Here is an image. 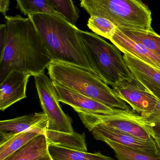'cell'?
<instances>
[{"label":"cell","instance_id":"obj_22","mask_svg":"<svg viewBox=\"0 0 160 160\" xmlns=\"http://www.w3.org/2000/svg\"><path fill=\"white\" fill-rule=\"evenodd\" d=\"M152 124H160V99H159L153 112L147 118Z\"/></svg>","mask_w":160,"mask_h":160},{"label":"cell","instance_id":"obj_17","mask_svg":"<svg viewBox=\"0 0 160 160\" xmlns=\"http://www.w3.org/2000/svg\"><path fill=\"white\" fill-rule=\"evenodd\" d=\"M46 130L34 128L23 132L13 137L0 145V160L5 158L18 150L36 136L44 133Z\"/></svg>","mask_w":160,"mask_h":160},{"label":"cell","instance_id":"obj_3","mask_svg":"<svg viewBox=\"0 0 160 160\" xmlns=\"http://www.w3.org/2000/svg\"><path fill=\"white\" fill-rule=\"evenodd\" d=\"M52 82L111 108L130 110L124 101L99 76L86 69L52 62L47 68Z\"/></svg>","mask_w":160,"mask_h":160},{"label":"cell","instance_id":"obj_21","mask_svg":"<svg viewBox=\"0 0 160 160\" xmlns=\"http://www.w3.org/2000/svg\"><path fill=\"white\" fill-rule=\"evenodd\" d=\"M88 26L93 33L110 40L115 34L117 27L109 20L97 16L89 18Z\"/></svg>","mask_w":160,"mask_h":160},{"label":"cell","instance_id":"obj_5","mask_svg":"<svg viewBox=\"0 0 160 160\" xmlns=\"http://www.w3.org/2000/svg\"><path fill=\"white\" fill-rule=\"evenodd\" d=\"M83 41L98 75L112 88L121 81L133 78L120 50L93 32L79 29Z\"/></svg>","mask_w":160,"mask_h":160},{"label":"cell","instance_id":"obj_4","mask_svg":"<svg viewBox=\"0 0 160 160\" xmlns=\"http://www.w3.org/2000/svg\"><path fill=\"white\" fill-rule=\"evenodd\" d=\"M80 6L90 17L106 18L117 28L154 32L151 12L141 1L82 0Z\"/></svg>","mask_w":160,"mask_h":160},{"label":"cell","instance_id":"obj_13","mask_svg":"<svg viewBox=\"0 0 160 160\" xmlns=\"http://www.w3.org/2000/svg\"><path fill=\"white\" fill-rule=\"evenodd\" d=\"M44 132L36 136L3 160H52Z\"/></svg>","mask_w":160,"mask_h":160},{"label":"cell","instance_id":"obj_12","mask_svg":"<svg viewBox=\"0 0 160 160\" xmlns=\"http://www.w3.org/2000/svg\"><path fill=\"white\" fill-rule=\"evenodd\" d=\"M109 41L123 54L134 57L152 67L160 69V57L143 45L124 35L117 28L115 34Z\"/></svg>","mask_w":160,"mask_h":160},{"label":"cell","instance_id":"obj_26","mask_svg":"<svg viewBox=\"0 0 160 160\" xmlns=\"http://www.w3.org/2000/svg\"><path fill=\"white\" fill-rule=\"evenodd\" d=\"M52 160H53V159H52Z\"/></svg>","mask_w":160,"mask_h":160},{"label":"cell","instance_id":"obj_2","mask_svg":"<svg viewBox=\"0 0 160 160\" xmlns=\"http://www.w3.org/2000/svg\"><path fill=\"white\" fill-rule=\"evenodd\" d=\"M28 17L53 62L80 67L99 76L78 34L79 29L56 16L38 14Z\"/></svg>","mask_w":160,"mask_h":160},{"label":"cell","instance_id":"obj_19","mask_svg":"<svg viewBox=\"0 0 160 160\" xmlns=\"http://www.w3.org/2000/svg\"><path fill=\"white\" fill-rule=\"evenodd\" d=\"M104 142L113 150L118 160H160V157L152 156L113 141L105 140Z\"/></svg>","mask_w":160,"mask_h":160},{"label":"cell","instance_id":"obj_20","mask_svg":"<svg viewBox=\"0 0 160 160\" xmlns=\"http://www.w3.org/2000/svg\"><path fill=\"white\" fill-rule=\"evenodd\" d=\"M53 10L66 22L75 26L79 18V12L72 1L48 0Z\"/></svg>","mask_w":160,"mask_h":160},{"label":"cell","instance_id":"obj_6","mask_svg":"<svg viewBox=\"0 0 160 160\" xmlns=\"http://www.w3.org/2000/svg\"><path fill=\"white\" fill-rule=\"evenodd\" d=\"M34 78L41 106L48 118L47 130L67 133L74 132L71 119L61 108L50 78L45 72Z\"/></svg>","mask_w":160,"mask_h":160},{"label":"cell","instance_id":"obj_7","mask_svg":"<svg viewBox=\"0 0 160 160\" xmlns=\"http://www.w3.org/2000/svg\"><path fill=\"white\" fill-rule=\"evenodd\" d=\"M112 89L118 98L130 105L133 111L146 118L153 112L159 101L134 77L121 81Z\"/></svg>","mask_w":160,"mask_h":160},{"label":"cell","instance_id":"obj_25","mask_svg":"<svg viewBox=\"0 0 160 160\" xmlns=\"http://www.w3.org/2000/svg\"><path fill=\"white\" fill-rule=\"evenodd\" d=\"M152 138L155 142L156 148L160 153V135L154 134Z\"/></svg>","mask_w":160,"mask_h":160},{"label":"cell","instance_id":"obj_1","mask_svg":"<svg viewBox=\"0 0 160 160\" xmlns=\"http://www.w3.org/2000/svg\"><path fill=\"white\" fill-rule=\"evenodd\" d=\"M6 43L0 55V82L12 70L43 72L53 62L30 18L19 15L5 17Z\"/></svg>","mask_w":160,"mask_h":160},{"label":"cell","instance_id":"obj_15","mask_svg":"<svg viewBox=\"0 0 160 160\" xmlns=\"http://www.w3.org/2000/svg\"><path fill=\"white\" fill-rule=\"evenodd\" d=\"M48 150L53 160H116L100 152L90 153L54 145H48Z\"/></svg>","mask_w":160,"mask_h":160},{"label":"cell","instance_id":"obj_23","mask_svg":"<svg viewBox=\"0 0 160 160\" xmlns=\"http://www.w3.org/2000/svg\"><path fill=\"white\" fill-rule=\"evenodd\" d=\"M7 36L6 24L0 25V53H1L5 47Z\"/></svg>","mask_w":160,"mask_h":160},{"label":"cell","instance_id":"obj_16","mask_svg":"<svg viewBox=\"0 0 160 160\" xmlns=\"http://www.w3.org/2000/svg\"><path fill=\"white\" fill-rule=\"evenodd\" d=\"M124 35L141 44L160 57V36L154 32L126 28H117Z\"/></svg>","mask_w":160,"mask_h":160},{"label":"cell","instance_id":"obj_8","mask_svg":"<svg viewBox=\"0 0 160 160\" xmlns=\"http://www.w3.org/2000/svg\"><path fill=\"white\" fill-rule=\"evenodd\" d=\"M92 132L96 140L113 141L152 156L160 157L152 138L149 140H144L101 123L95 126Z\"/></svg>","mask_w":160,"mask_h":160},{"label":"cell","instance_id":"obj_24","mask_svg":"<svg viewBox=\"0 0 160 160\" xmlns=\"http://www.w3.org/2000/svg\"><path fill=\"white\" fill-rule=\"evenodd\" d=\"M10 1L9 0H1L0 1V12L6 16V13L9 10Z\"/></svg>","mask_w":160,"mask_h":160},{"label":"cell","instance_id":"obj_9","mask_svg":"<svg viewBox=\"0 0 160 160\" xmlns=\"http://www.w3.org/2000/svg\"><path fill=\"white\" fill-rule=\"evenodd\" d=\"M32 76L30 73L12 70L1 82L0 110L3 111L15 103L27 98V85Z\"/></svg>","mask_w":160,"mask_h":160},{"label":"cell","instance_id":"obj_18","mask_svg":"<svg viewBox=\"0 0 160 160\" xmlns=\"http://www.w3.org/2000/svg\"><path fill=\"white\" fill-rule=\"evenodd\" d=\"M17 8L24 15L29 16L33 15L42 14L60 16L53 10L48 0L17 1Z\"/></svg>","mask_w":160,"mask_h":160},{"label":"cell","instance_id":"obj_11","mask_svg":"<svg viewBox=\"0 0 160 160\" xmlns=\"http://www.w3.org/2000/svg\"><path fill=\"white\" fill-rule=\"evenodd\" d=\"M123 58L133 77L160 99V69L127 54H124Z\"/></svg>","mask_w":160,"mask_h":160},{"label":"cell","instance_id":"obj_14","mask_svg":"<svg viewBox=\"0 0 160 160\" xmlns=\"http://www.w3.org/2000/svg\"><path fill=\"white\" fill-rule=\"evenodd\" d=\"M48 145L73 150L88 151L85 133H67L46 130L44 132Z\"/></svg>","mask_w":160,"mask_h":160},{"label":"cell","instance_id":"obj_10","mask_svg":"<svg viewBox=\"0 0 160 160\" xmlns=\"http://www.w3.org/2000/svg\"><path fill=\"white\" fill-rule=\"evenodd\" d=\"M48 118L43 112L0 121V145L16 135L34 128L46 130Z\"/></svg>","mask_w":160,"mask_h":160}]
</instances>
